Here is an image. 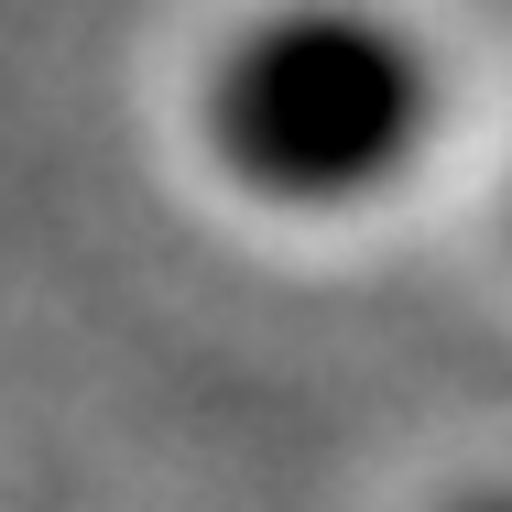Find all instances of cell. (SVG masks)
Wrapping results in <instances>:
<instances>
[{
	"label": "cell",
	"mask_w": 512,
	"mask_h": 512,
	"mask_svg": "<svg viewBox=\"0 0 512 512\" xmlns=\"http://www.w3.org/2000/svg\"><path fill=\"white\" fill-rule=\"evenodd\" d=\"M436 131V66L404 22L360 0H306L251 22L207 77V142L251 197L349 207L382 197Z\"/></svg>",
	"instance_id": "obj_1"
},
{
	"label": "cell",
	"mask_w": 512,
	"mask_h": 512,
	"mask_svg": "<svg viewBox=\"0 0 512 512\" xmlns=\"http://www.w3.org/2000/svg\"><path fill=\"white\" fill-rule=\"evenodd\" d=\"M458 512H512V491H480V502H458Z\"/></svg>",
	"instance_id": "obj_2"
}]
</instances>
